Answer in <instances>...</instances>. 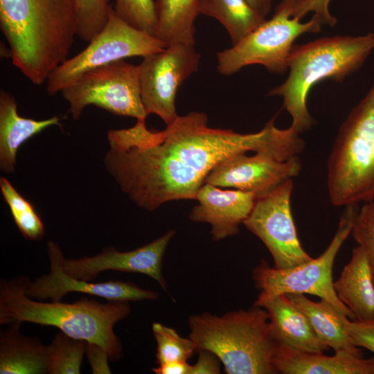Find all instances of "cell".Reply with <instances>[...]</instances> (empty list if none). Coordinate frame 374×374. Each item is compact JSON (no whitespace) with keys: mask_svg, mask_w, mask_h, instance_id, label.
Segmentation results:
<instances>
[{"mask_svg":"<svg viewBox=\"0 0 374 374\" xmlns=\"http://www.w3.org/2000/svg\"><path fill=\"white\" fill-rule=\"evenodd\" d=\"M0 27L12 64L41 85L68 59L77 36L75 0H0Z\"/></svg>","mask_w":374,"mask_h":374,"instance_id":"7a4b0ae2","label":"cell"},{"mask_svg":"<svg viewBox=\"0 0 374 374\" xmlns=\"http://www.w3.org/2000/svg\"><path fill=\"white\" fill-rule=\"evenodd\" d=\"M190 369L187 361H172L158 364L152 371L156 374H190Z\"/></svg>","mask_w":374,"mask_h":374,"instance_id":"e575fe53","label":"cell"},{"mask_svg":"<svg viewBox=\"0 0 374 374\" xmlns=\"http://www.w3.org/2000/svg\"><path fill=\"white\" fill-rule=\"evenodd\" d=\"M87 341L59 331L47 345L48 373L79 374Z\"/></svg>","mask_w":374,"mask_h":374,"instance_id":"d4e9b609","label":"cell"},{"mask_svg":"<svg viewBox=\"0 0 374 374\" xmlns=\"http://www.w3.org/2000/svg\"><path fill=\"white\" fill-rule=\"evenodd\" d=\"M197 362L191 365L190 374H218L220 373V361L213 353L199 350Z\"/></svg>","mask_w":374,"mask_h":374,"instance_id":"836d02e7","label":"cell"},{"mask_svg":"<svg viewBox=\"0 0 374 374\" xmlns=\"http://www.w3.org/2000/svg\"><path fill=\"white\" fill-rule=\"evenodd\" d=\"M166 47L154 35L126 22L111 6L105 26L87 46L51 73L46 80V91L55 95L89 71L127 57H144Z\"/></svg>","mask_w":374,"mask_h":374,"instance_id":"9c48e42d","label":"cell"},{"mask_svg":"<svg viewBox=\"0 0 374 374\" xmlns=\"http://www.w3.org/2000/svg\"><path fill=\"white\" fill-rule=\"evenodd\" d=\"M373 49L374 33L325 37L293 46L287 59L288 77L267 96L283 97V108L292 118L290 127L300 134L314 123L307 107L311 88L326 79L342 82L362 66Z\"/></svg>","mask_w":374,"mask_h":374,"instance_id":"277c9868","label":"cell"},{"mask_svg":"<svg viewBox=\"0 0 374 374\" xmlns=\"http://www.w3.org/2000/svg\"><path fill=\"white\" fill-rule=\"evenodd\" d=\"M46 250L50 260V271L30 282L26 292L29 298L61 301L70 292L87 294L114 302L156 300L159 298L156 292L144 290L130 282L109 280L90 283L75 278L63 269L64 256L59 244L48 240Z\"/></svg>","mask_w":374,"mask_h":374,"instance_id":"5bb4252c","label":"cell"},{"mask_svg":"<svg viewBox=\"0 0 374 374\" xmlns=\"http://www.w3.org/2000/svg\"><path fill=\"white\" fill-rule=\"evenodd\" d=\"M200 55L193 44H177L143 57L139 66L141 96L147 114L166 124L177 118L175 99L182 83L198 69Z\"/></svg>","mask_w":374,"mask_h":374,"instance_id":"8fae6325","label":"cell"},{"mask_svg":"<svg viewBox=\"0 0 374 374\" xmlns=\"http://www.w3.org/2000/svg\"><path fill=\"white\" fill-rule=\"evenodd\" d=\"M293 179L257 197L243 224L256 235L271 253L274 267L286 269L312 258L299 241L291 208Z\"/></svg>","mask_w":374,"mask_h":374,"instance_id":"7c38bea8","label":"cell"},{"mask_svg":"<svg viewBox=\"0 0 374 374\" xmlns=\"http://www.w3.org/2000/svg\"><path fill=\"white\" fill-rule=\"evenodd\" d=\"M254 305L267 311L271 333L278 344L314 353L329 349L318 339L306 316L287 294H280Z\"/></svg>","mask_w":374,"mask_h":374,"instance_id":"ac0fdd59","label":"cell"},{"mask_svg":"<svg viewBox=\"0 0 374 374\" xmlns=\"http://www.w3.org/2000/svg\"><path fill=\"white\" fill-rule=\"evenodd\" d=\"M175 230L139 248L120 251L114 247L103 249L101 253L77 259L64 258L62 267L69 276L85 281L94 280L103 271L114 270L140 273L157 282L167 292L166 282L162 274V260Z\"/></svg>","mask_w":374,"mask_h":374,"instance_id":"9a60e30c","label":"cell"},{"mask_svg":"<svg viewBox=\"0 0 374 374\" xmlns=\"http://www.w3.org/2000/svg\"><path fill=\"white\" fill-rule=\"evenodd\" d=\"M114 8L126 22L154 36L157 14L154 0H115Z\"/></svg>","mask_w":374,"mask_h":374,"instance_id":"f1b7e54d","label":"cell"},{"mask_svg":"<svg viewBox=\"0 0 374 374\" xmlns=\"http://www.w3.org/2000/svg\"><path fill=\"white\" fill-rule=\"evenodd\" d=\"M199 0H156L157 28L154 37L166 46L195 44V20Z\"/></svg>","mask_w":374,"mask_h":374,"instance_id":"603a6c76","label":"cell"},{"mask_svg":"<svg viewBox=\"0 0 374 374\" xmlns=\"http://www.w3.org/2000/svg\"><path fill=\"white\" fill-rule=\"evenodd\" d=\"M152 329L157 341L158 364L172 361H187L196 351L193 341L190 337H181L174 328L154 323Z\"/></svg>","mask_w":374,"mask_h":374,"instance_id":"4316f807","label":"cell"},{"mask_svg":"<svg viewBox=\"0 0 374 374\" xmlns=\"http://www.w3.org/2000/svg\"><path fill=\"white\" fill-rule=\"evenodd\" d=\"M75 4L77 36L89 43L107 21L109 0H75Z\"/></svg>","mask_w":374,"mask_h":374,"instance_id":"83f0119b","label":"cell"},{"mask_svg":"<svg viewBox=\"0 0 374 374\" xmlns=\"http://www.w3.org/2000/svg\"><path fill=\"white\" fill-rule=\"evenodd\" d=\"M273 364L283 374H374V357L364 359L344 350L328 356L278 344Z\"/></svg>","mask_w":374,"mask_h":374,"instance_id":"e0dca14e","label":"cell"},{"mask_svg":"<svg viewBox=\"0 0 374 374\" xmlns=\"http://www.w3.org/2000/svg\"><path fill=\"white\" fill-rule=\"evenodd\" d=\"M350 235L364 251L374 281V199L359 208Z\"/></svg>","mask_w":374,"mask_h":374,"instance_id":"f546056e","label":"cell"},{"mask_svg":"<svg viewBox=\"0 0 374 374\" xmlns=\"http://www.w3.org/2000/svg\"><path fill=\"white\" fill-rule=\"evenodd\" d=\"M30 282L24 276L1 280V325L19 321L56 327L71 337L100 345L111 361L121 358L123 348L114 326L130 313L128 302L104 303L86 297L72 303L44 302L26 295Z\"/></svg>","mask_w":374,"mask_h":374,"instance_id":"3957f363","label":"cell"},{"mask_svg":"<svg viewBox=\"0 0 374 374\" xmlns=\"http://www.w3.org/2000/svg\"><path fill=\"white\" fill-rule=\"evenodd\" d=\"M15 321L0 332V374L48 373L47 345L20 332Z\"/></svg>","mask_w":374,"mask_h":374,"instance_id":"44dd1931","label":"cell"},{"mask_svg":"<svg viewBox=\"0 0 374 374\" xmlns=\"http://www.w3.org/2000/svg\"><path fill=\"white\" fill-rule=\"evenodd\" d=\"M199 13L220 21L228 32L232 45L266 21L246 0H199Z\"/></svg>","mask_w":374,"mask_h":374,"instance_id":"cb8c5ba5","label":"cell"},{"mask_svg":"<svg viewBox=\"0 0 374 374\" xmlns=\"http://www.w3.org/2000/svg\"><path fill=\"white\" fill-rule=\"evenodd\" d=\"M327 186L335 206L374 199V84L339 129L327 163Z\"/></svg>","mask_w":374,"mask_h":374,"instance_id":"8992f818","label":"cell"},{"mask_svg":"<svg viewBox=\"0 0 374 374\" xmlns=\"http://www.w3.org/2000/svg\"><path fill=\"white\" fill-rule=\"evenodd\" d=\"M60 126V118L35 120L21 116L15 98L3 89L0 92V168L6 173L15 170L20 146L33 136L52 126Z\"/></svg>","mask_w":374,"mask_h":374,"instance_id":"ffe728a7","label":"cell"},{"mask_svg":"<svg viewBox=\"0 0 374 374\" xmlns=\"http://www.w3.org/2000/svg\"><path fill=\"white\" fill-rule=\"evenodd\" d=\"M188 323L196 350L215 355L226 373H278L273 364L278 344L263 308L254 305L221 316L192 315Z\"/></svg>","mask_w":374,"mask_h":374,"instance_id":"5b68a950","label":"cell"},{"mask_svg":"<svg viewBox=\"0 0 374 374\" xmlns=\"http://www.w3.org/2000/svg\"><path fill=\"white\" fill-rule=\"evenodd\" d=\"M275 116L258 132L242 134L213 128L207 116L193 112L162 131L148 130L145 119L130 128L107 132L104 164L121 189L139 206L154 211L170 201L195 199L220 163L248 152L287 160L301 153L304 141Z\"/></svg>","mask_w":374,"mask_h":374,"instance_id":"6da1fadb","label":"cell"},{"mask_svg":"<svg viewBox=\"0 0 374 374\" xmlns=\"http://www.w3.org/2000/svg\"><path fill=\"white\" fill-rule=\"evenodd\" d=\"M251 7L266 19L271 9L272 0H246Z\"/></svg>","mask_w":374,"mask_h":374,"instance_id":"d590c367","label":"cell"},{"mask_svg":"<svg viewBox=\"0 0 374 374\" xmlns=\"http://www.w3.org/2000/svg\"><path fill=\"white\" fill-rule=\"evenodd\" d=\"M61 93L74 120L90 105L136 120L148 116L141 100L139 66L125 60L83 73Z\"/></svg>","mask_w":374,"mask_h":374,"instance_id":"30bf717a","label":"cell"},{"mask_svg":"<svg viewBox=\"0 0 374 374\" xmlns=\"http://www.w3.org/2000/svg\"><path fill=\"white\" fill-rule=\"evenodd\" d=\"M294 1L282 0L270 19L236 44L219 52L218 72L230 75L244 66L260 64L270 72L285 73L294 42L303 34L321 32L322 26L313 17L305 23L293 17Z\"/></svg>","mask_w":374,"mask_h":374,"instance_id":"ba28073f","label":"cell"},{"mask_svg":"<svg viewBox=\"0 0 374 374\" xmlns=\"http://www.w3.org/2000/svg\"><path fill=\"white\" fill-rule=\"evenodd\" d=\"M85 354L93 373H111L108 364L109 358L107 353L103 347L94 343L87 342Z\"/></svg>","mask_w":374,"mask_h":374,"instance_id":"d6a6232c","label":"cell"},{"mask_svg":"<svg viewBox=\"0 0 374 374\" xmlns=\"http://www.w3.org/2000/svg\"><path fill=\"white\" fill-rule=\"evenodd\" d=\"M339 299L351 311L355 319L374 321V281L367 257L357 245L350 261L333 283Z\"/></svg>","mask_w":374,"mask_h":374,"instance_id":"d6986e66","label":"cell"},{"mask_svg":"<svg viewBox=\"0 0 374 374\" xmlns=\"http://www.w3.org/2000/svg\"><path fill=\"white\" fill-rule=\"evenodd\" d=\"M344 207L332 240L319 256L286 269L270 267L265 260L255 268L253 277L260 290L255 304L280 294H308L329 302L349 319H355L351 311L339 299L332 279L335 258L351 233L359 210L358 204Z\"/></svg>","mask_w":374,"mask_h":374,"instance_id":"52a82bcc","label":"cell"},{"mask_svg":"<svg viewBox=\"0 0 374 374\" xmlns=\"http://www.w3.org/2000/svg\"><path fill=\"white\" fill-rule=\"evenodd\" d=\"M0 188L14 222L23 236L31 240L42 239L44 235V226L32 204L5 177L0 179Z\"/></svg>","mask_w":374,"mask_h":374,"instance_id":"484cf974","label":"cell"},{"mask_svg":"<svg viewBox=\"0 0 374 374\" xmlns=\"http://www.w3.org/2000/svg\"><path fill=\"white\" fill-rule=\"evenodd\" d=\"M331 0H295L292 17L301 19L308 12H312L313 17L318 20L321 26H334L337 19L331 15L328 6Z\"/></svg>","mask_w":374,"mask_h":374,"instance_id":"4dcf8cb0","label":"cell"},{"mask_svg":"<svg viewBox=\"0 0 374 374\" xmlns=\"http://www.w3.org/2000/svg\"><path fill=\"white\" fill-rule=\"evenodd\" d=\"M289 298L308 318L318 339L335 352L344 350L362 356L360 348L350 341L345 327L346 315L329 302L313 301L303 294H287Z\"/></svg>","mask_w":374,"mask_h":374,"instance_id":"7402d4cb","label":"cell"},{"mask_svg":"<svg viewBox=\"0 0 374 374\" xmlns=\"http://www.w3.org/2000/svg\"><path fill=\"white\" fill-rule=\"evenodd\" d=\"M345 327L355 346L366 348L374 354V321L350 320L347 318Z\"/></svg>","mask_w":374,"mask_h":374,"instance_id":"1f68e13d","label":"cell"},{"mask_svg":"<svg viewBox=\"0 0 374 374\" xmlns=\"http://www.w3.org/2000/svg\"><path fill=\"white\" fill-rule=\"evenodd\" d=\"M302 168L299 156L280 160L265 152L232 156L215 166L205 183L251 192L261 197L284 182L296 177Z\"/></svg>","mask_w":374,"mask_h":374,"instance_id":"4fadbf2b","label":"cell"},{"mask_svg":"<svg viewBox=\"0 0 374 374\" xmlns=\"http://www.w3.org/2000/svg\"><path fill=\"white\" fill-rule=\"evenodd\" d=\"M256 199L251 192L205 183L197 193L198 204L192 208L189 218L209 224L213 239L220 240L238 233L240 224L251 214Z\"/></svg>","mask_w":374,"mask_h":374,"instance_id":"2e32d148","label":"cell"}]
</instances>
